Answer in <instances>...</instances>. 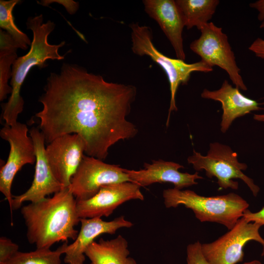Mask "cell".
Instances as JSON below:
<instances>
[{
	"label": "cell",
	"instance_id": "6da1fadb",
	"mask_svg": "<svg viewBox=\"0 0 264 264\" xmlns=\"http://www.w3.org/2000/svg\"><path fill=\"white\" fill-rule=\"evenodd\" d=\"M43 105L36 114L45 142L66 134L84 140L85 154L105 160L110 148L135 137L136 126L127 119L137 90L132 85L109 82L77 65L64 64L48 77Z\"/></svg>",
	"mask_w": 264,
	"mask_h": 264
},
{
	"label": "cell",
	"instance_id": "7a4b0ae2",
	"mask_svg": "<svg viewBox=\"0 0 264 264\" xmlns=\"http://www.w3.org/2000/svg\"><path fill=\"white\" fill-rule=\"evenodd\" d=\"M21 212L26 226L27 239L36 248H50L56 242L74 241L77 237L79 231L75 226L80 219L76 199L68 188L51 198L22 206Z\"/></svg>",
	"mask_w": 264,
	"mask_h": 264
},
{
	"label": "cell",
	"instance_id": "3957f363",
	"mask_svg": "<svg viewBox=\"0 0 264 264\" xmlns=\"http://www.w3.org/2000/svg\"><path fill=\"white\" fill-rule=\"evenodd\" d=\"M26 25L33 33L30 48L25 55L18 57L12 65L10 81L12 91L3 107L2 118L5 124L9 126L18 122V116L23 110L24 101L20 91L31 68L36 66L43 68L47 65V60H61L65 58L59 53V49L65 42L58 44H51L48 42V37L55 26L53 22L49 20L43 23V16L40 14L29 17Z\"/></svg>",
	"mask_w": 264,
	"mask_h": 264
},
{
	"label": "cell",
	"instance_id": "277c9868",
	"mask_svg": "<svg viewBox=\"0 0 264 264\" xmlns=\"http://www.w3.org/2000/svg\"><path fill=\"white\" fill-rule=\"evenodd\" d=\"M162 196L166 208H176L183 205L192 210L200 222L220 223L229 230L242 217L249 207L244 198L234 193L205 197L192 190L174 188L164 190Z\"/></svg>",
	"mask_w": 264,
	"mask_h": 264
},
{
	"label": "cell",
	"instance_id": "5b68a950",
	"mask_svg": "<svg viewBox=\"0 0 264 264\" xmlns=\"http://www.w3.org/2000/svg\"><path fill=\"white\" fill-rule=\"evenodd\" d=\"M131 29L132 50L140 56H148L157 64L165 71L170 84L171 99L166 126L172 111H177L176 95L180 84L188 83L191 74L195 71L209 72L213 67L200 60L192 64L184 61L167 57L159 52L153 43V33L150 27L133 23L130 25Z\"/></svg>",
	"mask_w": 264,
	"mask_h": 264
},
{
	"label": "cell",
	"instance_id": "8992f818",
	"mask_svg": "<svg viewBox=\"0 0 264 264\" xmlns=\"http://www.w3.org/2000/svg\"><path fill=\"white\" fill-rule=\"evenodd\" d=\"M187 161L195 170H204L208 177H216L219 189H238L239 183L233 179L239 178L247 185L254 196H257L260 191V188L253 180L242 172L247 169V165L240 162L237 153L227 145L218 142L211 143L206 155L194 150L193 154L188 157Z\"/></svg>",
	"mask_w": 264,
	"mask_h": 264
},
{
	"label": "cell",
	"instance_id": "52a82bcc",
	"mask_svg": "<svg viewBox=\"0 0 264 264\" xmlns=\"http://www.w3.org/2000/svg\"><path fill=\"white\" fill-rule=\"evenodd\" d=\"M200 31V37L190 45L191 50L212 67L216 66L224 70L236 88L246 90L234 53L222 28L209 22L203 25Z\"/></svg>",
	"mask_w": 264,
	"mask_h": 264
},
{
	"label": "cell",
	"instance_id": "ba28073f",
	"mask_svg": "<svg viewBox=\"0 0 264 264\" xmlns=\"http://www.w3.org/2000/svg\"><path fill=\"white\" fill-rule=\"evenodd\" d=\"M28 131L26 125L19 122L12 126L5 124L0 131V137L10 145L7 161L0 168V191L8 202L11 215L13 196L11 189L14 177L24 165L33 164L36 160L34 145Z\"/></svg>",
	"mask_w": 264,
	"mask_h": 264
},
{
	"label": "cell",
	"instance_id": "9c48e42d",
	"mask_svg": "<svg viewBox=\"0 0 264 264\" xmlns=\"http://www.w3.org/2000/svg\"><path fill=\"white\" fill-rule=\"evenodd\" d=\"M261 226L242 217L231 229L214 242L201 243L202 252L210 264H236L243 260L245 244L255 241L263 246L264 255V239L259 232Z\"/></svg>",
	"mask_w": 264,
	"mask_h": 264
},
{
	"label": "cell",
	"instance_id": "30bf717a",
	"mask_svg": "<svg viewBox=\"0 0 264 264\" xmlns=\"http://www.w3.org/2000/svg\"><path fill=\"white\" fill-rule=\"evenodd\" d=\"M130 181L125 169L106 163L95 157L84 155L68 187L76 200L90 198L105 185Z\"/></svg>",
	"mask_w": 264,
	"mask_h": 264
},
{
	"label": "cell",
	"instance_id": "8fae6325",
	"mask_svg": "<svg viewBox=\"0 0 264 264\" xmlns=\"http://www.w3.org/2000/svg\"><path fill=\"white\" fill-rule=\"evenodd\" d=\"M86 145L78 134L59 136L48 143L45 153L56 179L64 188H68L85 153Z\"/></svg>",
	"mask_w": 264,
	"mask_h": 264
},
{
	"label": "cell",
	"instance_id": "7c38bea8",
	"mask_svg": "<svg viewBox=\"0 0 264 264\" xmlns=\"http://www.w3.org/2000/svg\"><path fill=\"white\" fill-rule=\"evenodd\" d=\"M140 188L138 184L130 181L103 186L90 198L76 200L78 216L80 219L108 217L127 201L143 200Z\"/></svg>",
	"mask_w": 264,
	"mask_h": 264
},
{
	"label": "cell",
	"instance_id": "4fadbf2b",
	"mask_svg": "<svg viewBox=\"0 0 264 264\" xmlns=\"http://www.w3.org/2000/svg\"><path fill=\"white\" fill-rule=\"evenodd\" d=\"M35 150L36 162L35 174L30 188L24 193L13 196L12 210L21 207L25 201L36 202L47 195L55 194L63 186L54 176L47 160L44 146V136L37 128L33 127L29 131Z\"/></svg>",
	"mask_w": 264,
	"mask_h": 264
},
{
	"label": "cell",
	"instance_id": "5bb4252c",
	"mask_svg": "<svg viewBox=\"0 0 264 264\" xmlns=\"http://www.w3.org/2000/svg\"><path fill=\"white\" fill-rule=\"evenodd\" d=\"M81 228L73 242L66 248L64 261L66 264H84L85 251L98 236L104 234H114L121 228H130L132 222L124 216L112 220L104 221L101 218L80 219Z\"/></svg>",
	"mask_w": 264,
	"mask_h": 264
},
{
	"label": "cell",
	"instance_id": "9a60e30c",
	"mask_svg": "<svg viewBox=\"0 0 264 264\" xmlns=\"http://www.w3.org/2000/svg\"><path fill=\"white\" fill-rule=\"evenodd\" d=\"M144 169L140 170H127L125 172L131 181L141 187L147 186L155 183H171L174 188L182 190L198 184L196 181L203 177L197 172L193 174L182 173L179 169L184 167L180 164L161 159L153 160L151 164L145 163Z\"/></svg>",
	"mask_w": 264,
	"mask_h": 264
},
{
	"label": "cell",
	"instance_id": "2e32d148",
	"mask_svg": "<svg viewBox=\"0 0 264 264\" xmlns=\"http://www.w3.org/2000/svg\"><path fill=\"white\" fill-rule=\"evenodd\" d=\"M146 13L159 24L172 45L176 58L185 59L182 32L185 27L181 14L174 0H144Z\"/></svg>",
	"mask_w": 264,
	"mask_h": 264
},
{
	"label": "cell",
	"instance_id": "e0dca14e",
	"mask_svg": "<svg viewBox=\"0 0 264 264\" xmlns=\"http://www.w3.org/2000/svg\"><path fill=\"white\" fill-rule=\"evenodd\" d=\"M203 98L212 99L221 103L223 113L220 123L221 131L224 133L232 122L252 111L261 109L255 100L243 95L237 88H234L228 81L224 80L218 90L204 89L201 94Z\"/></svg>",
	"mask_w": 264,
	"mask_h": 264
},
{
	"label": "cell",
	"instance_id": "ac0fdd59",
	"mask_svg": "<svg viewBox=\"0 0 264 264\" xmlns=\"http://www.w3.org/2000/svg\"><path fill=\"white\" fill-rule=\"evenodd\" d=\"M85 254L90 264H137L129 256L128 242L121 235L110 240L101 238L98 242L94 241Z\"/></svg>",
	"mask_w": 264,
	"mask_h": 264
},
{
	"label": "cell",
	"instance_id": "d6986e66",
	"mask_svg": "<svg viewBox=\"0 0 264 264\" xmlns=\"http://www.w3.org/2000/svg\"><path fill=\"white\" fill-rule=\"evenodd\" d=\"M175 1L187 29L196 26L199 30L203 25L209 22L220 2L218 0H176Z\"/></svg>",
	"mask_w": 264,
	"mask_h": 264
},
{
	"label": "cell",
	"instance_id": "ffe728a7",
	"mask_svg": "<svg viewBox=\"0 0 264 264\" xmlns=\"http://www.w3.org/2000/svg\"><path fill=\"white\" fill-rule=\"evenodd\" d=\"M19 47L6 31L0 30V101L5 99L11 94L12 88L8 85L11 77L12 65L18 58Z\"/></svg>",
	"mask_w": 264,
	"mask_h": 264
},
{
	"label": "cell",
	"instance_id": "44dd1931",
	"mask_svg": "<svg viewBox=\"0 0 264 264\" xmlns=\"http://www.w3.org/2000/svg\"><path fill=\"white\" fill-rule=\"evenodd\" d=\"M68 245L64 242L55 250L50 248H36L29 252L18 251L2 264H61V257Z\"/></svg>",
	"mask_w": 264,
	"mask_h": 264
},
{
	"label": "cell",
	"instance_id": "7402d4cb",
	"mask_svg": "<svg viewBox=\"0 0 264 264\" xmlns=\"http://www.w3.org/2000/svg\"><path fill=\"white\" fill-rule=\"evenodd\" d=\"M21 2L19 0H0V27L10 35L19 48L25 50L32 41L18 28L12 14L15 5Z\"/></svg>",
	"mask_w": 264,
	"mask_h": 264
},
{
	"label": "cell",
	"instance_id": "603a6c76",
	"mask_svg": "<svg viewBox=\"0 0 264 264\" xmlns=\"http://www.w3.org/2000/svg\"><path fill=\"white\" fill-rule=\"evenodd\" d=\"M187 264H210L201 250V243L198 241L190 243L186 249Z\"/></svg>",
	"mask_w": 264,
	"mask_h": 264
},
{
	"label": "cell",
	"instance_id": "cb8c5ba5",
	"mask_svg": "<svg viewBox=\"0 0 264 264\" xmlns=\"http://www.w3.org/2000/svg\"><path fill=\"white\" fill-rule=\"evenodd\" d=\"M19 251V246L11 239L2 236L0 238V264H2Z\"/></svg>",
	"mask_w": 264,
	"mask_h": 264
},
{
	"label": "cell",
	"instance_id": "d4e9b609",
	"mask_svg": "<svg viewBox=\"0 0 264 264\" xmlns=\"http://www.w3.org/2000/svg\"><path fill=\"white\" fill-rule=\"evenodd\" d=\"M242 217L248 222H254L264 225V207L257 212H252L246 209Z\"/></svg>",
	"mask_w": 264,
	"mask_h": 264
},
{
	"label": "cell",
	"instance_id": "484cf974",
	"mask_svg": "<svg viewBox=\"0 0 264 264\" xmlns=\"http://www.w3.org/2000/svg\"><path fill=\"white\" fill-rule=\"evenodd\" d=\"M248 49L258 57L264 59V40L258 38L249 47Z\"/></svg>",
	"mask_w": 264,
	"mask_h": 264
},
{
	"label": "cell",
	"instance_id": "4316f807",
	"mask_svg": "<svg viewBox=\"0 0 264 264\" xmlns=\"http://www.w3.org/2000/svg\"><path fill=\"white\" fill-rule=\"evenodd\" d=\"M250 6L256 9L259 12L258 18L262 21L260 25L261 28H264V0H259L254 2L251 3Z\"/></svg>",
	"mask_w": 264,
	"mask_h": 264
},
{
	"label": "cell",
	"instance_id": "83f0119b",
	"mask_svg": "<svg viewBox=\"0 0 264 264\" xmlns=\"http://www.w3.org/2000/svg\"><path fill=\"white\" fill-rule=\"evenodd\" d=\"M254 119L259 121H264V114H254Z\"/></svg>",
	"mask_w": 264,
	"mask_h": 264
},
{
	"label": "cell",
	"instance_id": "f1b7e54d",
	"mask_svg": "<svg viewBox=\"0 0 264 264\" xmlns=\"http://www.w3.org/2000/svg\"><path fill=\"white\" fill-rule=\"evenodd\" d=\"M243 264H263L261 262L258 260H253L252 261H249L245 262Z\"/></svg>",
	"mask_w": 264,
	"mask_h": 264
}]
</instances>
